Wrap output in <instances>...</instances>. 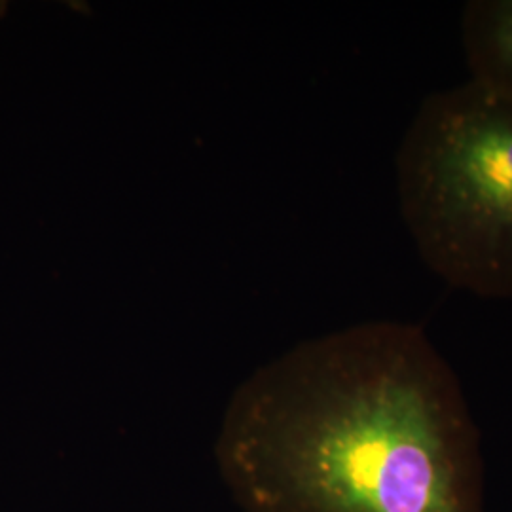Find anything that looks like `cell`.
Returning <instances> with one entry per match:
<instances>
[{
	"mask_svg": "<svg viewBox=\"0 0 512 512\" xmlns=\"http://www.w3.org/2000/svg\"><path fill=\"white\" fill-rule=\"evenodd\" d=\"M215 461L241 512H486L463 385L412 323L336 330L258 368Z\"/></svg>",
	"mask_w": 512,
	"mask_h": 512,
	"instance_id": "obj_1",
	"label": "cell"
},
{
	"mask_svg": "<svg viewBox=\"0 0 512 512\" xmlns=\"http://www.w3.org/2000/svg\"><path fill=\"white\" fill-rule=\"evenodd\" d=\"M404 226L450 287L512 300V101L473 80L427 95L395 160Z\"/></svg>",
	"mask_w": 512,
	"mask_h": 512,
	"instance_id": "obj_2",
	"label": "cell"
},
{
	"mask_svg": "<svg viewBox=\"0 0 512 512\" xmlns=\"http://www.w3.org/2000/svg\"><path fill=\"white\" fill-rule=\"evenodd\" d=\"M469 80L512 101V0H473L461 14Z\"/></svg>",
	"mask_w": 512,
	"mask_h": 512,
	"instance_id": "obj_3",
	"label": "cell"
}]
</instances>
